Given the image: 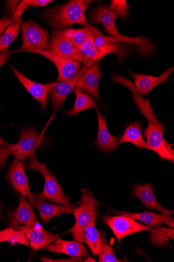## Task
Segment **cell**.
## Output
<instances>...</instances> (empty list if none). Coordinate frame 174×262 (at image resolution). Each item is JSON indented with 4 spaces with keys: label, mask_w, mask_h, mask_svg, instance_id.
Wrapping results in <instances>:
<instances>
[{
    "label": "cell",
    "mask_w": 174,
    "mask_h": 262,
    "mask_svg": "<svg viewBox=\"0 0 174 262\" xmlns=\"http://www.w3.org/2000/svg\"><path fill=\"white\" fill-rule=\"evenodd\" d=\"M30 204L34 209L39 210L40 219L45 224L52 218L59 216L62 213H73V209L76 207V205L68 207L48 204L45 199L41 197H35Z\"/></svg>",
    "instance_id": "ffe728a7"
},
{
    "label": "cell",
    "mask_w": 174,
    "mask_h": 262,
    "mask_svg": "<svg viewBox=\"0 0 174 262\" xmlns=\"http://www.w3.org/2000/svg\"><path fill=\"white\" fill-rule=\"evenodd\" d=\"M7 144L5 140L2 137H0V146H4Z\"/></svg>",
    "instance_id": "60d3db41"
},
{
    "label": "cell",
    "mask_w": 174,
    "mask_h": 262,
    "mask_svg": "<svg viewBox=\"0 0 174 262\" xmlns=\"http://www.w3.org/2000/svg\"><path fill=\"white\" fill-rule=\"evenodd\" d=\"M22 45L14 53L28 50L49 51L48 39L51 36L47 31L32 20L22 23L21 27Z\"/></svg>",
    "instance_id": "5b68a950"
},
{
    "label": "cell",
    "mask_w": 174,
    "mask_h": 262,
    "mask_svg": "<svg viewBox=\"0 0 174 262\" xmlns=\"http://www.w3.org/2000/svg\"><path fill=\"white\" fill-rule=\"evenodd\" d=\"M8 242L11 245H22L30 246L28 237L21 231L14 228H7L0 231V243Z\"/></svg>",
    "instance_id": "f546056e"
},
{
    "label": "cell",
    "mask_w": 174,
    "mask_h": 262,
    "mask_svg": "<svg viewBox=\"0 0 174 262\" xmlns=\"http://www.w3.org/2000/svg\"><path fill=\"white\" fill-rule=\"evenodd\" d=\"M96 220H92L84 230V242L90 249L93 255L98 256L102 253V245L100 232L95 227Z\"/></svg>",
    "instance_id": "484cf974"
},
{
    "label": "cell",
    "mask_w": 174,
    "mask_h": 262,
    "mask_svg": "<svg viewBox=\"0 0 174 262\" xmlns=\"http://www.w3.org/2000/svg\"><path fill=\"white\" fill-rule=\"evenodd\" d=\"M109 210L117 214L118 215L130 217L134 220L140 221L152 228L155 227L157 226H161L163 224L167 225L171 228L174 227L173 219L171 217H168L163 213L158 214L148 211L133 213L113 209H110Z\"/></svg>",
    "instance_id": "2e32d148"
},
{
    "label": "cell",
    "mask_w": 174,
    "mask_h": 262,
    "mask_svg": "<svg viewBox=\"0 0 174 262\" xmlns=\"http://www.w3.org/2000/svg\"><path fill=\"white\" fill-rule=\"evenodd\" d=\"M101 238L102 250V253L99 255V262H120L121 260L118 259L115 255V251L113 248L111 247L107 242L105 237V233L102 231L100 232Z\"/></svg>",
    "instance_id": "4dcf8cb0"
},
{
    "label": "cell",
    "mask_w": 174,
    "mask_h": 262,
    "mask_svg": "<svg viewBox=\"0 0 174 262\" xmlns=\"http://www.w3.org/2000/svg\"><path fill=\"white\" fill-rule=\"evenodd\" d=\"M40 135L33 128L21 131L20 140L15 144H9V148L16 159L23 161L36 152L41 144Z\"/></svg>",
    "instance_id": "52a82bcc"
},
{
    "label": "cell",
    "mask_w": 174,
    "mask_h": 262,
    "mask_svg": "<svg viewBox=\"0 0 174 262\" xmlns=\"http://www.w3.org/2000/svg\"><path fill=\"white\" fill-rule=\"evenodd\" d=\"M147 120L148 125L143 131L144 137L146 140L145 148L154 151L161 160L166 159L173 163V150L164 138L163 125L156 120L155 116L147 118Z\"/></svg>",
    "instance_id": "277c9868"
},
{
    "label": "cell",
    "mask_w": 174,
    "mask_h": 262,
    "mask_svg": "<svg viewBox=\"0 0 174 262\" xmlns=\"http://www.w3.org/2000/svg\"><path fill=\"white\" fill-rule=\"evenodd\" d=\"M42 261H51V262H74V261H82V257H72L68 259H53L48 258L46 257H42L41 259Z\"/></svg>",
    "instance_id": "d590c367"
},
{
    "label": "cell",
    "mask_w": 174,
    "mask_h": 262,
    "mask_svg": "<svg viewBox=\"0 0 174 262\" xmlns=\"http://www.w3.org/2000/svg\"><path fill=\"white\" fill-rule=\"evenodd\" d=\"M102 76L99 61H97L85 71L79 79L74 89L87 92L97 101H101L98 91V84Z\"/></svg>",
    "instance_id": "5bb4252c"
},
{
    "label": "cell",
    "mask_w": 174,
    "mask_h": 262,
    "mask_svg": "<svg viewBox=\"0 0 174 262\" xmlns=\"http://www.w3.org/2000/svg\"><path fill=\"white\" fill-rule=\"evenodd\" d=\"M8 145L6 144L4 146H0V169L4 167L8 159L12 154ZM2 205L0 202V220L5 221L2 212Z\"/></svg>",
    "instance_id": "e575fe53"
},
{
    "label": "cell",
    "mask_w": 174,
    "mask_h": 262,
    "mask_svg": "<svg viewBox=\"0 0 174 262\" xmlns=\"http://www.w3.org/2000/svg\"><path fill=\"white\" fill-rule=\"evenodd\" d=\"M173 228L164 226L155 227L151 231L149 241L158 247H164L168 246V241L173 239Z\"/></svg>",
    "instance_id": "f1b7e54d"
},
{
    "label": "cell",
    "mask_w": 174,
    "mask_h": 262,
    "mask_svg": "<svg viewBox=\"0 0 174 262\" xmlns=\"http://www.w3.org/2000/svg\"><path fill=\"white\" fill-rule=\"evenodd\" d=\"M76 95V100L72 108L65 112L69 116H77L81 112L89 108L98 110V107L89 94L77 89L73 90Z\"/></svg>",
    "instance_id": "cb8c5ba5"
},
{
    "label": "cell",
    "mask_w": 174,
    "mask_h": 262,
    "mask_svg": "<svg viewBox=\"0 0 174 262\" xmlns=\"http://www.w3.org/2000/svg\"><path fill=\"white\" fill-rule=\"evenodd\" d=\"M142 124L138 122L129 124L119 139L118 144L130 142L139 148H145V142L141 134Z\"/></svg>",
    "instance_id": "d4e9b609"
},
{
    "label": "cell",
    "mask_w": 174,
    "mask_h": 262,
    "mask_svg": "<svg viewBox=\"0 0 174 262\" xmlns=\"http://www.w3.org/2000/svg\"><path fill=\"white\" fill-rule=\"evenodd\" d=\"M83 261H96L95 259L89 256L83 260Z\"/></svg>",
    "instance_id": "ab89813d"
},
{
    "label": "cell",
    "mask_w": 174,
    "mask_h": 262,
    "mask_svg": "<svg viewBox=\"0 0 174 262\" xmlns=\"http://www.w3.org/2000/svg\"><path fill=\"white\" fill-rule=\"evenodd\" d=\"M47 249L51 252L65 254L71 257H83L86 258L90 256L87 248L83 243L66 241L61 238L49 244Z\"/></svg>",
    "instance_id": "603a6c76"
},
{
    "label": "cell",
    "mask_w": 174,
    "mask_h": 262,
    "mask_svg": "<svg viewBox=\"0 0 174 262\" xmlns=\"http://www.w3.org/2000/svg\"><path fill=\"white\" fill-rule=\"evenodd\" d=\"M94 30V28L90 26L80 29L68 28L62 30L60 32L66 38L78 48L89 39Z\"/></svg>",
    "instance_id": "83f0119b"
},
{
    "label": "cell",
    "mask_w": 174,
    "mask_h": 262,
    "mask_svg": "<svg viewBox=\"0 0 174 262\" xmlns=\"http://www.w3.org/2000/svg\"><path fill=\"white\" fill-rule=\"evenodd\" d=\"M14 53V51L8 50L0 54V67L6 63L9 56Z\"/></svg>",
    "instance_id": "74e56055"
},
{
    "label": "cell",
    "mask_w": 174,
    "mask_h": 262,
    "mask_svg": "<svg viewBox=\"0 0 174 262\" xmlns=\"http://www.w3.org/2000/svg\"><path fill=\"white\" fill-rule=\"evenodd\" d=\"M24 166L22 161L15 158L10 165L9 180L16 191L29 199L30 203L35 198V195L31 192L28 177L24 172Z\"/></svg>",
    "instance_id": "7c38bea8"
},
{
    "label": "cell",
    "mask_w": 174,
    "mask_h": 262,
    "mask_svg": "<svg viewBox=\"0 0 174 262\" xmlns=\"http://www.w3.org/2000/svg\"><path fill=\"white\" fill-rule=\"evenodd\" d=\"M22 17H12L10 25L5 34L0 37V52L8 50V48L19 35V31L22 23Z\"/></svg>",
    "instance_id": "4316f807"
},
{
    "label": "cell",
    "mask_w": 174,
    "mask_h": 262,
    "mask_svg": "<svg viewBox=\"0 0 174 262\" xmlns=\"http://www.w3.org/2000/svg\"><path fill=\"white\" fill-rule=\"evenodd\" d=\"M173 68H170L159 77L144 75L142 74H135L129 71L130 74L133 78L136 92L142 97L147 95L158 85L165 82L172 73Z\"/></svg>",
    "instance_id": "e0dca14e"
},
{
    "label": "cell",
    "mask_w": 174,
    "mask_h": 262,
    "mask_svg": "<svg viewBox=\"0 0 174 262\" xmlns=\"http://www.w3.org/2000/svg\"><path fill=\"white\" fill-rule=\"evenodd\" d=\"M53 2L51 0H24L18 5L13 16L20 17L23 11L30 8L45 7Z\"/></svg>",
    "instance_id": "d6a6232c"
},
{
    "label": "cell",
    "mask_w": 174,
    "mask_h": 262,
    "mask_svg": "<svg viewBox=\"0 0 174 262\" xmlns=\"http://www.w3.org/2000/svg\"><path fill=\"white\" fill-rule=\"evenodd\" d=\"M78 204L79 206L73 210L76 224L67 232L71 233L74 241L83 243L84 230L92 220H96L97 206L101 204L93 197L88 189H86L83 191Z\"/></svg>",
    "instance_id": "3957f363"
},
{
    "label": "cell",
    "mask_w": 174,
    "mask_h": 262,
    "mask_svg": "<svg viewBox=\"0 0 174 262\" xmlns=\"http://www.w3.org/2000/svg\"><path fill=\"white\" fill-rule=\"evenodd\" d=\"M92 2L90 0H71L60 7L47 9L43 14V18L55 29H68L77 24L84 27H90L85 12Z\"/></svg>",
    "instance_id": "6da1fadb"
},
{
    "label": "cell",
    "mask_w": 174,
    "mask_h": 262,
    "mask_svg": "<svg viewBox=\"0 0 174 262\" xmlns=\"http://www.w3.org/2000/svg\"><path fill=\"white\" fill-rule=\"evenodd\" d=\"M78 49L85 57V64L90 61H97V50L92 35L84 43L79 47Z\"/></svg>",
    "instance_id": "1f68e13d"
},
{
    "label": "cell",
    "mask_w": 174,
    "mask_h": 262,
    "mask_svg": "<svg viewBox=\"0 0 174 262\" xmlns=\"http://www.w3.org/2000/svg\"><path fill=\"white\" fill-rule=\"evenodd\" d=\"M96 61H90L85 64L79 74L72 79L60 82H56V84L49 93L53 105V115L59 111L64 104L68 95L74 89L76 85L85 71L95 63Z\"/></svg>",
    "instance_id": "30bf717a"
},
{
    "label": "cell",
    "mask_w": 174,
    "mask_h": 262,
    "mask_svg": "<svg viewBox=\"0 0 174 262\" xmlns=\"http://www.w3.org/2000/svg\"><path fill=\"white\" fill-rule=\"evenodd\" d=\"M119 16L106 6L100 5L90 15L89 20L94 24H102L106 32L112 37L123 36L118 31L115 25V20Z\"/></svg>",
    "instance_id": "d6986e66"
},
{
    "label": "cell",
    "mask_w": 174,
    "mask_h": 262,
    "mask_svg": "<svg viewBox=\"0 0 174 262\" xmlns=\"http://www.w3.org/2000/svg\"><path fill=\"white\" fill-rule=\"evenodd\" d=\"M129 9V5L127 1L123 0H113L111 2L110 6L109 8L110 11L116 13L120 16L122 20H125L128 16V11Z\"/></svg>",
    "instance_id": "836d02e7"
},
{
    "label": "cell",
    "mask_w": 174,
    "mask_h": 262,
    "mask_svg": "<svg viewBox=\"0 0 174 262\" xmlns=\"http://www.w3.org/2000/svg\"><path fill=\"white\" fill-rule=\"evenodd\" d=\"M133 196L140 199L146 209H155L164 215L171 217L173 210H167L157 202L151 182L144 185L135 184L133 187Z\"/></svg>",
    "instance_id": "44dd1931"
},
{
    "label": "cell",
    "mask_w": 174,
    "mask_h": 262,
    "mask_svg": "<svg viewBox=\"0 0 174 262\" xmlns=\"http://www.w3.org/2000/svg\"><path fill=\"white\" fill-rule=\"evenodd\" d=\"M92 35L96 47H100L107 43H117L119 42H124L138 46V52L141 55H149L153 52V47L152 43L143 37L130 38L124 36L116 37L105 36L95 29L93 31Z\"/></svg>",
    "instance_id": "8fae6325"
},
{
    "label": "cell",
    "mask_w": 174,
    "mask_h": 262,
    "mask_svg": "<svg viewBox=\"0 0 174 262\" xmlns=\"http://www.w3.org/2000/svg\"><path fill=\"white\" fill-rule=\"evenodd\" d=\"M23 52L39 54L52 61L56 65L58 71L57 82L72 79L76 77L81 70V64L79 62L60 57L49 51L28 50Z\"/></svg>",
    "instance_id": "9c48e42d"
},
{
    "label": "cell",
    "mask_w": 174,
    "mask_h": 262,
    "mask_svg": "<svg viewBox=\"0 0 174 262\" xmlns=\"http://www.w3.org/2000/svg\"><path fill=\"white\" fill-rule=\"evenodd\" d=\"M11 20L10 18H0V37L9 27Z\"/></svg>",
    "instance_id": "8d00e7d4"
},
{
    "label": "cell",
    "mask_w": 174,
    "mask_h": 262,
    "mask_svg": "<svg viewBox=\"0 0 174 262\" xmlns=\"http://www.w3.org/2000/svg\"><path fill=\"white\" fill-rule=\"evenodd\" d=\"M96 112L98 130L95 142V146L98 149L104 152H110L117 147L121 134L115 137L113 136L108 129L105 118L98 110Z\"/></svg>",
    "instance_id": "7402d4cb"
},
{
    "label": "cell",
    "mask_w": 174,
    "mask_h": 262,
    "mask_svg": "<svg viewBox=\"0 0 174 262\" xmlns=\"http://www.w3.org/2000/svg\"><path fill=\"white\" fill-rule=\"evenodd\" d=\"M19 1H8L7 2V8L9 12L11 14L12 17L14 16L16 8L19 3Z\"/></svg>",
    "instance_id": "f35d334b"
},
{
    "label": "cell",
    "mask_w": 174,
    "mask_h": 262,
    "mask_svg": "<svg viewBox=\"0 0 174 262\" xmlns=\"http://www.w3.org/2000/svg\"><path fill=\"white\" fill-rule=\"evenodd\" d=\"M102 221L112 229L117 238L118 245L123 237L141 231H152L153 229V228L139 224L131 218L120 215L103 216Z\"/></svg>",
    "instance_id": "8992f818"
},
{
    "label": "cell",
    "mask_w": 174,
    "mask_h": 262,
    "mask_svg": "<svg viewBox=\"0 0 174 262\" xmlns=\"http://www.w3.org/2000/svg\"><path fill=\"white\" fill-rule=\"evenodd\" d=\"M49 52L60 57L85 64V57L78 48L57 30L52 32Z\"/></svg>",
    "instance_id": "ba28073f"
},
{
    "label": "cell",
    "mask_w": 174,
    "mask_h": 262,
    "mask_svg": "<svg viewBox=\"0 0 174 262\" xmlns=\"http://www.w3.org/2000/svg\"><path fill=\"white\" fill-rule=\"evenodd\" d=\"M30 157L26 169L39 172L45 180L43 191L39 194H35V197L43 198L53 203L64 206H72L69 203V197L64 193L62 187L55 176L49 171L46 164L41 163L37 160L35 152Z\"/></svg>",
    "instance_id": "7a4b0ae2"
},
{
    "label": "cell",
    "mask_w": 174,
    "mask_h": 262,
    "mask_svg": "<svg viewBox=\"0 0 174 262\" xmlns=\"http://www.w3.org/2000/svg\"><path fill=\"white\" fill-rule=\"evenodd\" d=\"M26 235L30 242L32 249L38 250L47 248V246L56 241L59 235L44 230H37L34 227L20 226L15 228Z\"/></svg>",
    "instance_id": "ac0fdd59"
},
{
    "label": "cell",
    "mask_w": 174,
    "mask_h": 262,
    "mask_svg": "<svg viewBox=\"0 0 174 262\" xmlns=\"http://www.w3.org/2000/svg\"><path fill=\"white\" fill-rule=\"evenodd\" d=\"M9 220L10 227L14 228L22 225L35 228L39 223L32 206L28 202L26 198L22 195L20 198L17 208L10 212Z\"/></svg>",
    "instance_id": "4fadbf2b"
},
{
    "label": "cell",
    "mask_w": 174,
    "mask_h": 262,
    "mask_svg": "<svg viewBox=\"0 0 174 262\" xmlns=\"http://www.w3.org/2000/svg\"><path fill=\"white\" fill-rule=\"evenodd\" d=\"M10 67L14 71L17 79L32 95L33 98L40 103L41 108L45 110L47 107L48 95L56 82L47 84L36 83L24 76L14 67L12 66Z\"/></svg>",
    "instance_id": "9a60e30c"
}]
</instances>
